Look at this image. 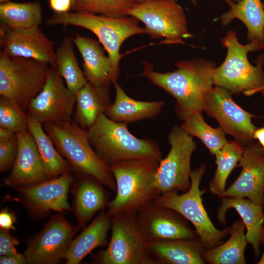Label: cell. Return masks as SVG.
Wrapping results in <instances>:
<instances>
[{
  "mask_svg": "<svg viewBox=\"0 0 264 264\" xmlns=\"http://www.w3.org/2000/svg\"><path fill=\"white\" fill-rule=\"evenodd\" d=\"M192 1L194 4H195L196 2V0H192Z\"/></svg>",
  "mask_w": 264,
  "mask_h": 264,
  "instance_id": "46",
  "label": "cell"
},
{
  "mask_svg": "<svg viewBox=\"0 0 264 264\" xmlns=\"http://www.w3.org/2000/svg\"><path fill=\"white\" fill-rule=\"evenodd\" d=\"M221 42L227 53L223 63L214 70V85L227 89L232 94L239 95L242 92L250 96L261 92L264 96V72L262 70L264 55L258 58L256 66L249 63L247 58L249 52L264 49V43L254 40L246 44H242L234 31H229Z\"/></svg>",
  "mask_w": 264,
  "mask_h": 264,
  "instance_id": "3",
  "label": "cell"
},
{
  "mask_svg": "<svg viewBox=\"0 0 264 264\" xmlns=\"http://www.w3.org/2000/svg\"><path fill=\"white\" fill-rule=\"evenodd\" d=\"M159 161L138 158L120 162L110 166L116 183V196L107 206V213L136 214L160 195L155 184Z\"/></svg>",
  "mask_w": 264,
  "mask_h": 264,
  "instance_id": "2",
  "label": "cell"
},
{
  "mask_svg": "<svg viewBox=\"0 0 264 264\" xmlns=\"http://www.w3.org/2000/svg\"><path fill=\"white\" fill-rule=\"evenodd\" d=\"M16 133L8 129L0 127V142L7 141L11 139Z\"/></svg>",
  "mask_w": 264,
  "mask_h": 264,
  "instance_id": "41",
  "label": "cell"
},
{
  "mask_svg": "<svg viewBox=\"0 0 264 264\" xmlns=\"http://www.w3.org/2000/svg\"><path fill=\"white\" fill-rule=\"evenodd\" d=\"M16 217L14 212L8 208L2 209L0 212V229L10 231L15 229Z\"/></svg>",
  "mask_w": 264,
  "mask_h": 264,
  "instance_id": "38",
  "label": "cell"
},
{
  "mask_svg": "<svg viewBox=\"0 0 264 264\" xmlns=\"http://www.w3.org/2000/svg\"><path fill=\"white\" fill-rule=\"evenodd\" d=\"M43 126L28 114V130L35 141L47 176L51 179L70 172L71 167L57 151Z\"/></svg>",
  "mask_w": 264,
  "mask_h": 264,
  "instance_id": "29",
  "label": "cell"
},
{
  "mask_svg": "<svg viewBox=\"0 0 264 264\" xmlns=\"http://www.w3.org/2000/svg\"><path fill=\"white\" fill-rule=\"evenodd\" d=\"M202 111L183 112L177 114L183 121L180 126L189 135L199 138L215 155L227 142L225 133L220 127L214 128L204 121Z\"/></svg>",
  "mask_w": 264,
  "mask_h": 264,
  "instance_id": "30",
  "label": "cell"
},
{
  "mask_svg": "<svg viewBox=\"0 0 264 264\" xmlns=\"http://www.w3.org/2000/svg\"><path fill=\"white\" fill-rule=\"evenodd\" d=\"M244 147L239 141L228 142L215 155L217 169L209 184V190L213 195L222 198L225 191L227 178L238 165Z\"/></svg>",
  "mask_w": 264,
  "mask_h": 264,
  "instance_id": "33",
  "label": "cell"
},
{
  "mask_svg": "<svg viewBox=\"0 0 264 264\" xmlns=\"http://www.w3.org/2000/svg\"><path fill=\"white\" fill-rule=\"evenodd\" d=\"M18 143L16 134L10 140L0 142V171L12 169L17 156Z\"/></svg>",
  "mask_w": 264,
  "mask_h": 264,
  "instance_id": "36",
  "label": "cell"
},
{
  "mask_svg": "<svg viewBox=\"0 0 264 264\" xmlns=\"http://www.w3.org/2000/svg\"><path fill=\"white\" fill-rule=\"evenodd\" d=\"M28 113L13 101L0 96V127L17 133L28 129Z\"/></svg>",
  "mask_w": 264,
  "mask_h": 264,
  "instance_id": "35",
  "label": "cell"
},
{
  "mask_svg": "<svg viewBox=\"0 0 264 264\" xmlns=\"http://www.w3.org/2000/svg\"><path fill=\"white\" fill-rule=\"evenodd\" d=\"M71 39L83 58V72L88 82L101 87L116 82L110 60L98 42L77 33Z\"/></svg>",
  "mask_w": 264,
  "mask_h": 264,
  "instance_id": "21",
  "label": "cell"
},
{
  "mask_svg": "<svg viewBox=\"0 0 264 264\" xmlns=\"http://www.w3.org/2000/svg\"><path fill=\"white\" fill-rule=\"evenodd\" d=\"M142 64L140 75L176 99V114L204 110L206 96L214 85L215 62L198 58L180 60L175 64L176 70L164 73L154 71L150 62L143 61Z\"/></svg>",
  "mask_w": 264,
  "mask_h": 264,
  "instance_id": "1",
  "label": "cell"
},
{
  "mask_svg": "<svg viewBox=\"0 0 264 264\" xmlns=\"http://www.w3.org/2000/svg\"><path fill=\"white\" fill-rule=\"evenodd\" d=\"M0 20L10 28L39 26L43 21L42 4L38 1L0 3Z\"/></svg>",
  "mask_w": 264,
  "mask_h": 264,
  "instance_id": "32",
  "label": "cell"
},
{
  "mask_svg": "<svg viewBox=\"0 0 264 264\" xmlns=\"http://www.w3.org/2000/svg\"><path fill=\"white\" fill-rule=\"evenodd\" d=\"M168 140L171 148L159 162L156 186L161 194L171 191L184 193L190 187L191 160L196 143L193 136L177 125L171 130Z\"/></svg>",
  "mask_w": 264,
  "mask_h": 264,
  "instance_id": "11",
  "label": "cell"
},
{
  "mask_svg": "<svg viewBox=\"0 0 264 264\" xmlns=\"http://www.w3.org/2000/svg\"><path fill=\"white\" fill-rule=\"evenodd\" d=\"M239 166L242 167L239 176L225 190L222 197L244 198L264 206V150L258 142L244 148Z\"/></svg>",
  "mask_w": 264,
  "mask_h": 264,
  "instance_id": "17",
  "label": "cell"
},
{
  "mask_svg": "<svg viewBox=\"0 0 264 264\" xmlns=\"http://www.w3.org/2000/svg\"><path fill=\"white\" fill-rule=\"evenodd\" d=\"M206 169L203 164L191 171L190 187L186 192L180 195L176 191L167 192L161 194L154 202L176 211L190 221L204 247L208 249L222 243L229 235L230 226L223 230L217 229L203 206L202 196L205 191L200 190L199 185Z\"/></svg>",
  "mask_w": 264,
  "mask_h": 264,
  "instance_id": "7",
  "label": "cell"
},
{
  "mask_svg": "<svg viewBox=\"0 0 264 264\" xmlns=\"http://www.w3.org/2000/svg\"><path fill=\"white\" fill-rule=\"evenodd\" d=\"M71 38L64 37L56 51V69L64 78L67 88L75 95L87 83L73 49Z\"/></svg>",
  "mask_w": 264,
  "mask_h": 264,
  "instance_id": "31",
  "label": "cell"
},
{
  "mask_svg": "<svg viewBox=\"0 0 264 264\" xmlns=\"http://www.w3.org/2000/svg\"><path fill=\"white\" fill-rule=\"evenodd\" d=\"M27 263L24 254L18 253L8 255L0 256V264H23Z\"/></svg>",
  "mask_w": 264,
  "mask_h": 264,
  "instance_id": "40",
  "label": "cell"
},
{
  "mask_svg": "<svg viewBox=\"0 0 264 264\" xmlns=\"http://www.w3.org/2000/svg\"><path fill=\"white\" fill-rule=\"evenodd\" d=\"M230 10L220 16L221 24L227 26L238 19L248 29L250 41L264 43V8L262 0H224Z\"/></svg>",
  "mask_w": 264,
  "mask_h": 264,
  "instance_id": "27",
  "label": "cell"
},
{
  "mask_svg": "<svg viewBox=\"0 0 264 264\" xmlns=\"http://www.w3.org/2000/svg\"><path fill=\"white\" fill-rule=\"evenodd\" d=\"M0 46L8 54L45 62L56 68L54 43L39 26L10 28L0 23Z\"/></svg>",
  "mask_w": 264,
  "mask_h": 264,
  "instance_id": "16",
  "label": "cell"
},
{
  "mask_svg": "<svg viewBox=\"0 0 264 264\" xmlns=\"http://www.w3.org/2000/svg\"><path fill=\"white\" fill-rule=\"evenodd\" d=\"M16 135L17 154L10 174L3 180L4 184L17 187L48 179L30 132L26 129Z\"/></svg>",
  "mask_w": 264,
  "mask_h": 264,
  "instance_id": "19",
  "label": "cell"
},
{
  "mask_svg": "<svg viewBox=\"0 0 264 264\" xmlns=\"http://www.w3.org/2000/svg\"><path fill=\"white\" fill-rule=\"evenodd\" d=\"M12 0H0V3H4V2H7L8 1H12Z\"/></svg>",
  "mask_w": 264,
  "mask_h": 264,
  "instance_id": "45",
  "label": "cell"
},
{
  "mask_svg": "<svg viewBox=\"0 0 264 264\" xmlns=\"http://www.w3.org/2000/svg\"><path fill=\"white\" fill-rule=\"evenodd\" d=\"M133 4L128 0H73L72 10L116 18L127 16V10Z\"/></svg>",
  "mask_w": 264,
  "mask_h": 264,
  "instance_id": "34",
  "label": "cell"
},
{
  "mask_svg": "<svg viewBox=\"0 0 264 264\" xmlns=\"http://www.w3.org/2000/svg\"><path fill=\"white\" fill-rule=\"evenodd\" d=\"M204 110L217 120L225 133L243 146L254 142L253 134L256 128L251 119L257 116L239 107L227 89L212 87L206 96Z\"/></svg>",
  "mask_w": 264,
  "mask_h": 264,
  "instance_id": "13",
  "label": "cell"
},
{
  "mask_svg": "<svg viewBox=\"0 0 264 264\" xmlns=\"http://www.w3.org/2000/svg\"><path fill=\"white\" fill-rule=\"evenodd\" d=\"M262 244L264 245V238L262 242ZM258 264H264V251L262 254V255L260 259V260L258 261V262L257 263Z\"/></svg>",
  "mask_w": 264,
  "mask_h": 264,
  "instance_id": "43",
  "label": "cell"
},
{
  "mask_svg": "<svg viewBox=\"0 0 264 264\" xmlns=\"http://www.w3.org/2000/svg\"><path fill=\"white\" fill-rule=\"evenodd\" d=\"M18 238L9 231L0 229V255L5 256L17 253L16 246L19 244Z\"/></svg>",
  "mask_w": 264,
  "mask_h": 264,
  "instance_id": "37",
  "label": "cell"
},
{
  "mask_svg": "<svg viewBox=\"0 0 264 264\" xmlns=\"http://www.w3.org/2000/svg\"><path fill=\"white\" fill-rule=\"evenodd\" d=\"M76 95L64 84L63 77L51 68L42 90L29 103L28 113L42 124L71 121Z\"/></svg>",
  "mask_w": 264,
  "mask_h": 264,
  "instance_id": "12",
  "label": "cell"
},
{
  "mask_svg": "<svg viewBox=\"0 0 264 264\" xmlns=\"http://www.w3.org/2000/svg\"><path fill=\"white\" fill-rule=\"evenodd\" d=\"M221 205L217 211L218 220L225 225L228 210L234 209L240 215L246 229V240L251 244L256 259L260 254V245L264 238V212L263 206L253 203L244 198H221Z\"/></svg>",
  "mask_w": 264,
  "mask_h": 264,
  "instance_id": "20",
  "label": "cell"
},
{
  "mask_svg": "<svg viewBox=\"0 0 264 264\" xmlns=\"http://www.w3.org/2000/svg\"><path fill=\"white\" fill-rule=\"evenodd\" d=\"M136 217L146 242L199 238L181 215L154 202L137 213Z\"/></svg>",
  "mask_w": 264,
  "mask_h": 264,
  "instance_id": "15",
  "label": "cell"
},
{
  "mask_svg": "<svg viewBox=\"0 0 264 264\" xmlns=\"http://www.w3.org/2000/svg\"><path fill=\"white\" fill-rule=\"evenodd\" d=\"M87 131L93 149L110 167L133 159L160 161L162 158L161 150L155 141L135 137L129 131L127 123L113 121L104 114Z\"/></svg>",
  "mask_w": 264,
  "mask_h": 264,
  "instance_id": "4",
  "label": "cell"
},
{
  "mask_svg": "<svg viewBox=\"0 0 264 264\" xmlns=\"http://www.w3.org/2000/svg\"><path fill=\"white\" fill-rule=\"evenodd\" d=\"M253 137L257 139L258 142L264 150V126L259 129H256L254 132Z\"/></svg>",
  "mask_w": 264,
  "mask_h": 264,
  "instance_id": "42",
  "label": "cell"
},
{
  "mask_svg": "<svg viewBox=\"0 0 264 264\" xmlns=\"http://www.w3.org/2000/svg\"><path fill=\"white\" fill-rule=\"evenodd\" d=\"M149 255L157 264H204L206 248L199 238L146 242Z\"/></svg>",
  "mask_w": 264,
  "mask_h": 264,
  "instance_id": "22",
  "label": "cell"
},
{
  "mask_svg": "<svg viewBox=\"0 0 264 264\" xmlns=\"http://www.w3.org/2000/svg\"><path fill=\"white\" fill-rule=\"evenodd\" d=\"M263 6H264V2H263Z\"/></svg>",
  "mask_w": 264,
  "mask_h": 264,
  "instance_id": "47",
  "label": "cell"
},
{
  "mask_svg": "<svg viewBox=\"0 0 264 264\" xmlns=\"http://www.w3.org/2000/svg\"><path fill=\"white\" fill-rule=\"evenodd\" d=\"M49 64L31 58L0 54V95L27 109L43 88L51 69Z\"/></svg>",
  "mask_w": 264,
  "mask_h": 264,
  "instance_id": "8",
  "label": "cell"
},
{
  "mask_svg": "<svg viewBox=\"0 0 264 264\" xmlns=\"http://www.w3.org/2000/svg\"><path fill=\"white\" fill-rule=\"evenodd\" d=\"M48 4L54 13H65L72 10L73 0H48Z\"/></svg>",
  "mask_w": 264,
  "mask_h": 264,
  "instance_id": "39",
  "label": "cell"
},
{
  "mask_svg": "<svg viewBox=\"0 0 264 264\" xmlns=\"http://www.w3.org/2000/svg\"><path fill=\"white\" fill-rule=\"evenodd\" d=\"M111 228V216L102 210L82 233L73 239L64 259L66 264H78L93 250L108 244V233Z\"/></svg>",
  "mask_w": 264,
  "mask_h": 264,
  "instance_id": "24",
  "label": "cell"
},
{
  "mask_svg": "<svg viewBox=\"0 0 264 264\" xmlns=\"http://www.w3.org/2000/svg\"><path fill=\"white\" fill-rule=\"evenodd\" d=\"M80 226L70 224L62 215L53 217L23 253L27 263L57 264L63 258Z\"/></svg>",
  "mask_w": 264,
  "mask_h": 264,
  "instance_id": "14",
  "label": "cell"
},
{
  "mask_svg": "<svg viewBox=\"0 0 264 264\" xmlns=\"http://www.w3.org/2000/svg\"><path fill=\"white\" fill-rule=\"evenodd\" d=\"M111 234L97 262L102 264H157L149 255L136 214L111 216Z\"/></svg>",
  "mask_w": 264,
  "mask_h": 264,
  "instance_id": "10",
  "label": "cell"
},
{
  "mask_svg": "<svg viewBox=\"0 0 264 264\" xmlns=\"http://www.w3.org/2000/svg\"><path fill=\"white\" fill-rule=\"evenodd\" d=\"M128 0L133 3H135L141 2L143 1H144L145 0Z\"/></svg>",
  "mask_w": 264,
  "mask_h": 264,
  "instance_id": "44",
  "label": "cell"
},
{
  "mask_svg": "<svg viewBox=\"0 0 264 264\" xmlns=\"http://www.w3.org/2000/svg\"><path fill=\"white\" fill-rule=\"evenodd\" d=\"M263 226H264V221Z\"/></svg>",
  "mask_w": 264,
  "mask_h": 264,
  "instance_id": "48",
  "label": "cell"
},
{
  "mask_svg": "<svg viewBox=\"0 0 264 264\" xmlns=\"http://www.w3.org/2000/svg\"><path fill=\"white\" fill-rule=\"evenodd\" d=\"M110 87H97L88 82L76 94L75 122L88 130L111 105Z\"/></svg>",
  "mask_w": 264,
  "mask_h": 264,
  "instance_id": "25",
  "label": "cell"
},
{
  "mask_svg": "<svg viewBox=\"0 0 264 264\" xmlns=\"http://www.w3.org/2000/svg\"><path fill=\"white\" fill-rule=\"evenodd\" d=\"M245 226L242 220L230 226V238L224 243L206 249L204 259L210 264H245L244 251L248 243L245 234Z\"/></svg>",
  "mask_w": 264,
  "mask_h": 264,
  "instance_id": "28",
  "label": "cell"
},
{
  "mask_svg": "<svg viewBox=\"0 0 264 264\" xmlns=\"http://www.w3.org/2000/svg\"><path fill=\"white\" fill-rule=\"evenodd\" d=\"M113 84L115 100L104 114L113 121L128 124L154 118L161 112L166 105L163 100L147 102L134 100L128 96L116 82Z\"/></svg>",
  "mask_w": 264,
  "mask_h": 264,
  "instance_id": "23",
  "label": "cell"
},
{
  "mask_svg": "<svg viewBox=\"0 0 264 264\" xmlns=\"http://www.w3.org/2000/svg\"><path fill=\"white\" fill-rule=\"evenodd\" d=\"M74 191V212L79 226L84 227L98 211L107 206L109 194L96 179L81 176Z\"/></svg>",
  "mask_w": 264,
  "mask_h": 264,
  "instance_id": "26",
  "label": "cell"
},
{
  "mask_svg": "<svg viewBox=\"0 0 264 264\" xmlns=\"http://www.w3.org/2000/svg\"><path fill=\"white\" fill-rule=\"evenodd\" d=\"M127 15L142 22L151 38H164L163 43L183 44L194 36L188 31L183 8L175 0H145L133 3Z\"/></svg>",
  "mask_w": 264,
  "mask_h": 264,
  "instance_id": "9",
  "label": "cell"
},
{
  "mask_svg": "<svg viewBox=\"0 0 264 264\" xmlns=\"http://www.w3.org/2000/svg\"><path fill=\"white\" fill-rule=\"evenodd\" d=\"M129 16L110 17L85 12H68L54 14L45 23L47 25H73L88 29L95 34L108 53L116 81L119 73V62L123 56L120 52L124 41L135 35L147 33L140 26L139 21Z\"/></svg>",
  "mask_w": 264,
  "mask_h": 264,
  "instance_id": "6",
  "label": "cell"
},
{
  "mask_svg": "<svg viewBox=\"0 0 264 264\" xmlns=\"http://www.w3.org/2000/svg\"><path fill=\"white\" fill-rule=\"evenodd\" d=\"M73 180L70 172L38 183L17 187L22 199L37 213L69 210L67 194Z\"/></svg>",
  "mask_w": 264,
  "mask_h": 264,
  "instance_id": "18",
  "label": "cell"
},
{
  "mask_svg": "<svg viewBox=\"0 0 264 264\" xmlns=\"http://www.w3.org/2000/svg\"><path fill=\"white\" fill-rule=\"evenodd\" d=\"M43 127L71 168L81 176L96 179L116 192L115 181L110 167L93 149L87 130L72 120L57 124H45Z\"/></svg>",
  "mask_w": 264,
  "mask_h": 264,
  "instance_id": "5",
  "label": "cell"
}]
</instances>
